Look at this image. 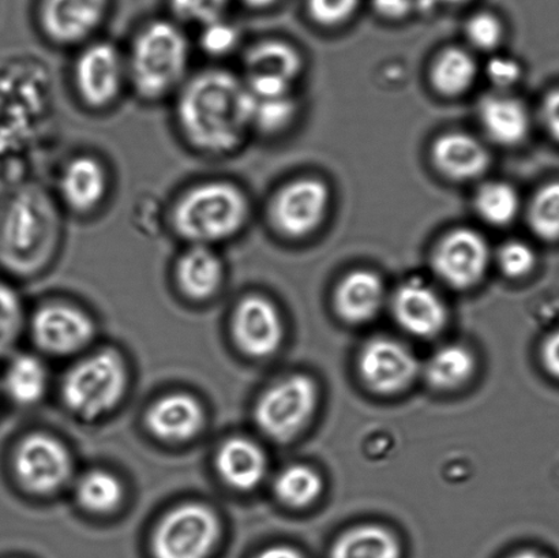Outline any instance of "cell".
Masks as SVG:
<instances>
[{
	"mask_svg": "<svg viewBox=\"0 0 559 558\" xmlns=\"http://www.w3.org/2000/svg\"><path fill=\"white\" fill-rule=\"evenodd\" d=\"M221 534L215 513L200 504L180 506L169 512L153 537L155 558H206Z\"/></svg>",
	"mask_w": 559,
	"mask_h": 558,
	"instance_id": "6",
	"label": "cell"
},
{
	"mask_svg": "<svg viewBox=\"0 0 559 558\" xmlns=\"http://www.w3.org/2000/svg\"><path fill=\"white\" fill-rule=\"evenodd\" d=\"M295 112V102L289 95L272 98L251 96V126L265 133H276L287 128L293 122Z\"/></svg>",
	"mask_w": 559,
	"mask_h": 558,
	"instance_id": "32",
	"label": "cell"
},
{
	"mask_svg": "<svg viewBox=\"0 0 559 558\" xmlns=\"http://www.w3.org/2000/svg\"><path fill=\"white\" fill-rule=\"evenodd\" d=\"M243 2L253 5V8H266V5L272 4L275 0H243Z\"/></svg>",
	"mask_w": 559,
	"mask_h": 558,
	"instance_id": "45",
	"label": "cell"
},
{
	"mask_svg": "<svg viewBox=\"0 0 559 558\" xmlns=\"http://www.w3.org/2000/svg\"><path fill=\"white\" fill-rule=\"evenodd\" d=\"M544 119L547 129L559 141V90L547 96L544 104Z\"/></svg>",
	"mask_w": 559,
	"mask_h": 558,
	"instance_id": "40",
	"label": "cell"
},
{
	"mask_svg": "<svg viewBox=\"0 0 559 558\" xmlns=\"http://www.w3.org/2000/svg\"><path fill=\"white\" fill-rule=\"evenodd\" d=\"M178 122L186 139L206 153H228L251 128V96L245 82L226 70H206L183 86Z\"/></svg>",
	"mask_w": 559,
	"mask_h": 558,
	"instance_id": "1",
	"label": "cell"
},
{
	"mask_svg": "<svg viewBox=\"0 0 559 558\" xmlns=\"http://www.w3.org/2000/svg\"><path fill=\"white\" fill-rule=\"evenodd\" d=\"M474 370L475 359L469 349L452 344L432 355L426 366V379L437 390L451 391L465 384Z\"/></svg>",
	"mask_w": 559,
	"mask_h": 558,
	"instance_id": "25",
	"label": "cell"
},
{
	"mask_svg": "<svg viewBox=\"0 0 559 558\" xmlns=\"http://www.w3.org/2000/svg\"><path fill=\"white\" fill-rule=\"evenodd\" d=\"M14 464L20 483L37 495L62 488L71 474L69 452L59 441L44 435L22 441Z\"/></svg>",
	"mask_w": 559,
	"mask_h": 558,
	"instance_id": "8",
	"label": "cell"
},
{
	"mask_svg": "<svg viewBox=\"0 0 559 558\" xmlns=\"http://www.w3.org/2000/svg\"><path fill=\"white\" fill-rule=\"evenodd\" d=\"M81 506L95 513L112 512L122 501L123 489L117 477L106 472H92L80 480L76 490Z\"/></svg>",
	"mask_w": 559,
	"mask_h": 558,
	"instance_id": "29",
	"label": "cell"
},
{
	"mask_svg": "<svg viewBox=\"0 0 559 558\" xmlns=\"http://www.w3.org/2000/svg\"><path fill=\"white\" fill-rule=\"evenodd\" d=\"M255 558H305L298 550L289 546H273V548L261 551Z\"/></svg>",
	"mask_w": 559,
	"mask_h": 558,
	"instance_id": "43",
	"label": "cell"
},
{
	"mask_svg": "<svg viewBox=\"0 0 559 558\" xmlns=\"http://www.w3.org/2000/svg\"><path fill=\"white\" fill-rule=\"evenodd\" d=\"M331 558H402V546L386 529L360 526L334 543Z\"/></svg>",
	"mask_w": 559,
	"mask_h": 558,
	"instance_id": "24",
	"label": "cell"
},
{
	"mask_svg": "<svg viewBox=\"0 0 559 558\" xmlns=\"http://www.w3.org/2000/svg\"><path fill=\"white\" fill-rule=\"evenodd\" d=\"M124 388L122 359L115 353L104 352L75 365L66 376L62 391L71 412L93 419L117 406Z\"/></svg>",
	"mask_w": 559,
	"mask_h": 558,
	"instance_id": "4",
	"label": "cell"
},
{
	"mask_svg": "<svg viewBox=\"0 0 559 558\" xmlns=\"http://www.w3.org/2000/svg\"><path fill=\"white\" fill-rule=\"evenodd\" d=\"M204 419V409L194 397L177 393L156 402L147 413L146 423L158 439L185 441L199 434Z\"/></svg>",
	"mask_w": 559,
	"mask_h": 558,
	"instance_id": "16",
	"label": "cell"
},
{
	"mask_svg": "<svg viewBox=\"0 0 559 558\" xmlns=\"http://www.w3.org/2000/svg\"><path fill=\"white\" fill-rule=\"evenodd\" d=\"M415 355L402 343L377 337L366 344L359 357V373L365 384L380 395L402 392L418 375Z\"/></svg>",
	"mask_w": 559,
	"mask_h": 558,
	"instance_id": "9",
	"label": "cell"
},
{
	"mask_svg": "<svg viewBox=\"0 0 559 558\" xmlns=\"http://www.w3.org/2000/svg\"><path fill=\"white\" fill-rule=\"evenodd\" d=\"M430 3H451V4H454V3H463L465 2V0H429Z\"/></svg>",
	"mask_w": 559,
	"mask_h": 558,
	"instance_id": "46",
	"label": "cell"
},
{
	"mask_svg": "<svg viewBox=\"0 0 559 558\" xmlns=\"http://www.w3.org/2000/svg\"><path fill=\"white\" fill-rule=\"evenodd\" d=\"M188 63L189 44L182 31L169 22H155L135 38L128 73L141 96L158 98L182 81Z\"/></svg>",
	"mask_w": 559,
	"mask_h": 558,
	"instance_id": "3",
	"label": "cell"
},
{
	"mask_svg": "<svg viewBox=\"0 0 559 558\" xmlns=\"http://www.w3.org/2000/svg\"><path fill=\"white\" fill-rule=\"evenodd\" d=\"M413 0H374V8L386 19H402L411 10Z\"/></svg>",
	"mask_w": 559,
	"mask_h": 558,
	"instance_id": "41",
	"label": "cell"
},
{
	"mask_svg": "<svg viewBox=\"0 0 559 558\" xmlns=\"http://www.w3.org/2000/svg\"><path fill=\"white\" fill-rule=\"evenodd\" d=\"M383 302L381 278L369 271H356L345 276L334 294L337 314L349 324L374 319Z\"/></svg>",
	"mask_w": 559,
	"mask_h": 558,
	"instance_id": "19",
	"label": "cell"
},
{
	"mask_svg": "<svg viewBox=\"0 0 559 558\" xmlns=\"http://www.w3.org/2000/svg\"><path fill=\"white\" fill-rule=\"evenodd\" d=\"M467 36L475 47L492 49L502 38L501 22L491 14H478L468 21Z\"/></svg>",
	"mask_w": 559,
	"mask_h": 558,
	"instance_id": "37",
	"label": "cell"
},
{
	"mask_svg": "<svg viewBox=\"0 0 559 558\" xmlns=\"http://www.w3.org/2000/svg\"><path fill=\"white\" fill-rule=\"evenodd\" d=\"M479 112L486 133L498 144H519L528 133L527 109L512 97L487 96L480 103Z\"/></svg>",
	"mask_w": 559,
	"mask_h": 558,
	"instance_id": "22",
	"label": "cell"
},
{
	"mask_svg": "<svg viewBox=\"0 0 559 558\" xmlns=\"http://www.w3.org/2000/svg\"><path fill=\"white\" fill-rule=\"evenodd\" d=\"M22 325V306L16 294L0 283V357L9 352L19 337Z\"/></svg>",
	"mask_w": 559,
	"mask_h": 558,
	"instance_id": "33",
	"label": "cell"
},
{
	"mask_svg": "<svg viewBox=\"0 0 559 558\" xmlns=\"http://www.w3.org/2000/svg\"><path fill=\"white\" fill-rule=\"evenodd\" d=\"M174 13L185 21L205 26L223 19L228 0H171Z\"/></svg>",
	"mask_w": 559,
	"mask_h": 558,
	"instance_id": "34",
	"label": "cell"
},
{
	"mask_svg": "<svg viewBox=\"0 0 559 558\" xmlns=\"http://www.w3.org/2000/svg\"><path fill=\"white\" fill-rule=\"evenodd\" d=\"M217 472L238 490L257 488L266 473V458L261 448L246 439L228 440L217 455Z\"/></svg>",
	"mask_w": 559,
	"mask_h": 558,
	"instance_id": "20",
	"label": "cell"
},
{
	"mask_svg": "<svg viewBox=\"0 0 559 558\" xmlns=\"http://www.w3.org/2000/svg\"><path fill=\"white\" fill-rule=\"evenodd\" d=\"M5 388L16 403H36L46 392L47 371L37 358L20 355L9 366Z\"/></svg>",
	"mask_w": 559,
	"mask_h": 558,
	"instance_id": "27",
	"label": "cell"
},
{
	"mask_svg": "<svg viewBox=\"0 0 559 558\" xmlns=\"http://www.w3.org/2000/svg\"><path fill=\"white\" fill-rule=\"evenodd\" d=\"M534 233L546 240L559 239V183L546 185L535 194L530 207Z\"/></svg>",
	"mask_w": 559,
	"mask_h": 558,
	"instance_id": "31",
	"label": "cell"
},
{
	"mask_svg": "<svg viewBox=\"0 0 559 558\" xmlns=\"http://www.w3.org/2000/svg\"><path fill=\"white\" fill-rule=\"evenodd\" d=\"M223 276V262L210 246H191L177 264L179 287L193 299L212 297L221 287Z\"/></svg>",
	"mask_w": 559,
	"mask_h": 558,
	"instance_id": "21",
	"label": "cell"
},
{
	"mask_svg": "<svg viewBox=\"0 0 559 558\" xmlns=\"http://www.w3.org/2000/svg\"><path fill=\"white\" fill-rule=\"evenodd\" d=\"M239 33L228 22L217 20L204 26L201 35V47L212 57H224L238 46Z\"/></svg>",
	"mask_w": 559,
	"mask_h": 558,
	"instance_id": "35",
	"label": "cell"
},
{
	"mask_svg": "<svg viewBox=\"0 0 559 558\" xmlns=\"http://www.w3.org/2000/svg\"><path fill=\"white\" fill-rule=\"evenodd\" d=\"M476 211L484 221L495 226H506L516 217L520 201L516 190L507 183H487L478 191Z\"/></svg>",
	"mask_w": 559,
	"mask_h": 558,
	"instance_id": "30",
	"label": "cell"
},
{
	"mask_svg": "<svg viewBox=\"0 0 559 558\" xmlns=\"http://www.w3.org/2000/svg\"><path fill=\"white\" fill-rule=\"evenodd\" d=\"M432 161L443 175L454 180L478 178L489 167L490 157L485 146L474 136L449 133L432 145Z\"/></svg>",
	"mask_w": 559,
	"mask_h": 558,
	"instance_id": "18",
	"label": "cell"
},
{
	"mask_svg": "<svg viewBox=\"0 0 559 558\" xmlns=\"http://www.w3.org/2000/svg\"><path fill=\"white\" fill-rule=\"evenodd\" d=\"M542 358H544L546 369L559 379V332L547 339L544 349H542Z\"/></svg>",
	"mask_w": 559,
	"mask_h": 558,
	"instance_id": "42",
	"label": "cell"
},
{
	"mask_svg": "<svg viewBox=\"0 0 559 558\" xmlns=\"http://www.w3.org/2000/svg\"><path fill=\"white\" fill-rule=\"evenodd\" d=\"M234 333L246 354L265 358L276 353L283 342V321L275 305L259 295H251L235 310Z\"/></svg>",
	"mask_w": 559,
	"mask_h": 558,
	"instance_id": "12",
	"label": "cell"
},
{
	"mask_svg": "<svg viewBox=\"0 0 559 558\" xmlns=\"http://www.w3.org/2000/svg\"><path fill=\"white\" fill-rule=\"evenodd\" d=\"M393 314L405 331L418 337L438 335L448 320L441 298L418 281L404 283L394 294Z\"/></svg>",
	"mask_w": 559,
	"mask_h": 558,
	"instance_id": "14",
	"label": "cell"
},
{
	"mask_svg": "<svg viewBox=\"0 0 559 558\" xmlns=\"http://www.w3.org/2000/svg\"><path fill=\"white\" fill-rule=\"evenodd\" d=\"M106 168L95 157L80 156L64 167L60 193L71 210L90 212L102 204L107 194Z\"/></svg>",
	"mask_w": 559,
	"mask_h": 558,
	"instance_id": "17",
	"label": "cell"
},
{
	"mask_svg": "<svg viewBox=\"0 0 559 558\" xmlns=\"http://www.w3.org/2000/svg\"><path fill=\"white\" fill-rule=\"evenodd\" d=\"M475 60L463 49L451 48L441 54L431 71L432 84L443 95H460L474 84Z\"/></svg>",
	"mask_w": 559,
	"mask_h": 558,
	"instance_id": "26",
	"label": "cell"
},
{
	"mask_svg": "<svg viewBox=\"0 0 559 558\" xmlns=\"http://www.w3.org/2000/svg\"><path fill=\"white\" fill-rule=\"evenodd\" d=\"M520 75H522V69H520L516 60L495 58L487 64V76L497 86H512L516 84Z\"/></svg>",
	"mask_w": 559,
	"mask_h": 558,
	"instance_id": "39",
	"label": "cell"
},
{
	"mask_svg": "<svg viewBox=\"0 0 559 558\" xmlns=\"http://www.w3.org/2000/svg\"><path fill=\"white\" fill-rule=\"evenodd\" d=\"M498 262L507 276L516 278L528 275L534 270L536 259L528 245L513 240L502 246Z\"/></svg>",
	"mask_w": 559,
	"mask_h": 558,
	"instance_id": "36",
	"label": "cell"
},
{
	"mask_svg": "<svg viewBox=\"0 0 559 558\" xmlns=\"http://www.w3.org/2000/svg\"><path fill=\"white\" fill-rule=\"evenodd\" d=\"M317 403L314 381L301 375L288 377L261 397L255 419L271 439L288 441L304 430L316 412Z\"/></svg>",
	"mask_w": 559,
	"mask_h": 558,
	"instance_id": "5",
	"label": "cell"
},
{
	"mask_svg": "<svg viewBox=\"0 0 559 558\" xmlns=\"http://www.w3.org/2000/svg\"><path fill=\"white\" fill-rule=\"evenodd\" d=\"M511 558H549L545 555L536 554V551L527 550V551H520V554L514 555Z\"/></svg>",
	"mask_w": 559,
	"mask_h": 558,
	"instance_id": "44",
	"label": "cell"
},
{
	"mask_svg": "<svg viewBox=\"0 0 559 558\" xmlns=\"http://www.w3.org/2000/svg\"><path fill=\"white\" fill-rule=\"evenodd\" d=\"M359 0H309V11L322 25H337L348 20L358 8Z\"/></svg>",
	"mask_w": 559,
	"mask_h": 558,
	"instance_id": "38",
	"label": "cell"
},
{
	"mask_svg": "<svg viewBox=\"0 0 559 558\" xmlns=\"http://www.w3.org/2000/svg\"><path fill=\"white\" fill-rule=\"evenodd\" d=\"M275 490L285 506L305 508L321 496L322 479L314 470L298 464V466L285 468L278 475Z\"/></svg>",
	"mask_w": 559,
	"mask_h": 558,
	"instance_id": "28",
	"label": "cell"
},
{
	"mask_svg": "<svg viewBox=\"0 0 559 558\" xmlns=\"http://www.w3.org/2000/svg\"><path fill=\"white\" fill-rule=\"evenodd\" d=\"M106 8L107 0H46L43 29L59 44L84 40L100 24Z\"/></svg>",
	"mask_w": 559,
	"mask_h": 558,
	"instance_id": "15",
	"label": "cell"
},
{
	"mask_svg": "<svg viewBox=\"0 0 559 558\" xmlns=\"http://www.w3.org/2000/svg\"><path fill=\"white\" fill-rule=\"evenodd\" d=\"M248 197L229 182H206L190 189L173 213L175 231L191 245L211 246L235 237L248 222Z\"/></svg>",
	"mask_w": 559,
	"mask_h": 558,
	"instance_id": "2",
	"label": "cell"
},
{
	"mask_svg": "<svg viewBox=\"0 0 559 558\" xmlns=\"http://www.w3.org/2000/svg\"><path fill=\"white\" fill-rule=\"evenodd\" d=\"M489 248L473 229L460 228L448 234L435 254L437 275L454 288H469L484 277L489 265Z\"/></svg>",
	"mask_w": 559,
	"mask_h": 558,
	"instance_id": "11",
	"label": "cell"
},
{
	"mask_svg": "<svg viewBox=\"0 0 559 558\" xmlns=\"http://www.w3.org/2000/svg\"><path fill=\"white\" fill-rule=\"evenodd\" d=\"M33 335L47 353L64 355L79 352L90 343L93 324L81 310L66 305H49L37 311Z\"/></svg>",
	"mask_w": 559,
	"mask_h": 558,
	"instance_id": "13",
	"label": "cell"
},
{
	"mask_svg": "<svg viewBox=\"0 0 559 558\" xmlns=\"http://www.w3.org/2000/svg\"><path fill=\"white\" fill-rule=\"evenodd\" d=\"M331 193L317 179H299L284 186L273 200L271 217L280 233L290 238L311 234L325 218Z\"/></svg>",
	"mask_w": 559,
	"mask_h": 558,
	"instance_id": "7",
	"label": "cell"
},
{
	"mask_svg": "<svg viewBox=\"0 0 559 558\" xmlns=\"http://www.w3.org/2000/svg\"><path fill=\"white\" fill-rule=\"evenodd\" d=\"M74 74L82 100L91 107H106L122 90L128 66L112 44L96 43L81 52Z\"/></svg>",
	"mask_w": 559,
	"mask_h": 558,
	"instance_id": "10",
	"label": "cell"
},
{
	"mask_svg": "<svg viewBox=\"0 0 559 558\" xmlns=\"http://www.w3.org/2000/svg\"><path fill=\"white\" fill-rule=\"evenodd\" d=\"M248 79L277 80L293 84L299 74L301 62L299 54L289 44L266 40L255 44L246 54Z\"/></svg>",
	"mask_w": 559,
	"mask_h": 558,
	"instance_id": "23",
	"label": "cell"
}]
</instances>
